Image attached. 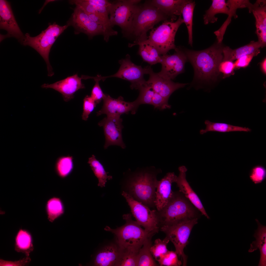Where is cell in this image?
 Returning a JSON list of instances; mask_svg holds the SVG:
<instances>
[{
    "label": "cell",
    "instance_id": "27",
    "mask_svg": "<svg viewBox=\"0 0 266 266\" xmlns=\"http://www.w3.org/2000/svg\"><path fill=\"white\" fill-rule=\"evenodd\" d=\"M209 8L205 11L203 15L204 23L206 25L217 21L218 18L215 16L217 14L222 13L228 15L229 9L225 0H213Z\"/></svg>",
    "mask_w": 266,
    "mask_h": 266
},
{
    "label": "cell",
    "instance_id": "34",
    "mask_svg": "<svg viewBox=\"0 0 266 266\" xmlns=\"http://www.w3.org/2000/svg\"><path fill=\"white\" fill-rule=\"evenodd\" d=\"M15 249L18 252L25 253L28 256L33 249L32 239L30 234L27 231L21 230L18 232L16 238Z\"/></svg>",
    "mask_w": 266,
    "mask_h": 266
},
{
    "label": "cell",
    "instance_id": "8",
    "mask_svg": "<svg viewBox=\"0 0 266 266\" xmlns=\"http://www.w3.org/2000/svg\"><path fill=\"white\" fill-rule=\"evenodd\" d=\"M183 23L181 15L175 22L164 21L160 26L151 30L147 40L156 48L160 55L166 54L169 50L176 48L175 36L179 27Z\"/></svg>",
    "mask_w": 266,
    "mask_h": 266
},
{
    "label": "cell",
    "instance_id": "43",
    "mask_svg": "<svg viewBox=\"0 0 266 266\" xmlns=\"http://www.w3.org/2000/svg\"><path fill=\"white\" fill-rule=\"evenodd\" d=\"M88 78L93 79L95 82L92 89L90 96L97 104L103 100L105 94L103 93L99 85V80L94 77L88 76Z\"/></svg>",
    "mask_w": 266,
    "mask_h": 266
},
{
    "label": "cell",
    "instance_id": "12",
    "mask_svg": "<svg viewBox=\"0 0 266 266\" xmlns=\"http://www.w3.org/2000/svg\"><path fill=\"white\" fill-rule=\"evenodd\" d=\"M174 50L172 55H161L160 63L161 64V69L157 73L160 76L172 80L184 72L185 65L188 60L182 47H176Z\"/></svg>",
    "mask_w": 266,
    "mask_h": 266
},
{
    "label": "cell",
    "instance_id": "31",
    "mask_svg": "<svg viewBox=\"0 0 266 266\" xmlns=\"http://www.w3.org/2000/svg\"><path fill=\"white\" fill-rule=\"evenodd\" d=\"M46 210L48 220L50 222H53L64 214L65 207L60 198L54 197L47 201Z\"/></svg>",
    "mask_w": 266,
    "mask_h": 266
},
{
    "label": "cell",
    "instance_id": "28",
    "mask_svg": "<svg viewBox=\"0 0 266 266\" xmlns=\"http://www.w3.org/2000/svg\"><path fill=\"white\" fill-rule=\"evenodd\" d=\"M204 123L206 127L205 129L200 130V133L201 134L209 132L226 133L233 132H249L251 131V130L248 128L235 126L224 123L213 122L208 120H205Z\"/></svg>",
    "mask_w": 266,
    "mask_h": 266
},
{
    "label": "cell",
    "instance_id": "18",
    "mask_svg": "<svg viewBox=\"0 0 266 266\" xmlns=\"http://www.w3.org/2000/svg\"><path fill=\"white\" fill-rule=\"evenodd\" d=\"M149 74V78L146 81L147 83L151 86L155 92L167 100L175 91L183 87L188 84L175 83L172 80L163 77L157 73L153 72L152 68Z\"/></svg>",
    "mask_w": 266,
    "mask_h": 266
},
{
    "label": "cell",
    "instance_id": "2",
    "mask_svg": "<svg viewBox=\"0 0 266 266\" xmlns=\"http://www.w3.org/2000/svg\"><path fill=\"white\" fill-rule=\"evenodd\" d=\"M159 170L147 168L133 173L127 181V192L135 200L150 208L155 206V193Z\"/></svg>",
    "mask_w": 266,
    "mask_h": 266
},
{
    "label": "cell",
    "instance_id": "22",
    "mask_svg": "<svg viewBox=\"0 0 266 266\" xmlns=\"http://www.w3.org/2000/svg\"><path fill=\"white\" fill-rule=\"evenodd\" d=\"M121 253V250L117 244L106 246L96 254L93 265L97 266H117Z\"/></svg>",
    "mask_w": 266,
    "mask_h": 266
},
{
    "label": "cell",
    "instance_id": "23",
    "mask_svg": "<svg viewBox=\"0 0 266 266\" xmlns=\"http://www.w3.org/2000/svg\"><path fill=\"white\" fill-rule=\"evenodd\" d=\"M187 0H152L150 3L167 16L171 21L176 20V15H182Z\"/></svg>",
    "mask_w": 266,
    "mask_h": 266
},
{
    "label": "cell",
    "instance_id": "46",
    "mask_svg": "<svg viewBox=\"0 0 266 266\" xmlns=\"http://www.w3.org/2000/svg\"><path fill=\"white\" fill-rule=\"evenodd\" d=\"M30 261L28 257L19 261L15 262L8 261L0 260V266H21L25 265Z\"/></svg>",
    "mask_w": 266,
    "mask_h": 266
},
{
    "label": "cell",
    "instance_id": "35",
    "mask_svg": "<svg viewBox=\"0 0 266 266\" xmlns=\"http://www.w3.org/2000/svg\"><path fill=\"white\" fill-rule=\"evenodd\" d=\"M258 225V228L255 231L253 236L256 240L250 244V247L248 250L249 252H252L260 249L266 244V226L262 225L257 219H255Z\"/></svg>",
    "mask_w": 266,
    "mask_h": 266
},
{
    "label": "cell",
    "instance_id": "21",
    "mask_svg": "<svg viewBox=\"0 0 266 266\" xmlns=\"http://www.w3.org/2000/svg\"><path fill=\"white\" fill-rule=\"evenodd\" d=\"M251 12L255 20L256 33L261 48L266 45V1L257 0L253 4Z\"/></svg>",
    "mask_w": 266,
    "mask_h": 266
},
{
    "label": "cell",
    "instance_id": "3",
    "mask_svg": "<svg viewBox=\"0 0 266 266\" xmlns=\"http://www.w3.org/2000/svg\"><path fill=\"white\" fill-rule=\"evenodd\" d=\"M123 218L126 222L123 226L114 229L106 226L104 230L115 234L116 244L122 251L138 253L145 241L155 234L142 228L132 220L131 214L124 215Z\"/></svg>",
    "mask_w": 266,
    "mask_h": 266
},
{
    "label": "cell",
    "instance_id": "19",
    "mask_svg": "<svg viewBox=\"0 0 266 266\" xmlns=\"http://www.w3.org/2000/svg\"><path fill=\"white\" fill-rule=\"evenodd\" d=\"M179 174L177 177L175 183L179 187V191L201 213L208 219L210 217L208 215L197 195L191 187L186 178V173L187 169L183 166L178 168Z\"/></svg>",
    "mask_w": 266,
    "mask_h": 266
},
{
    "label": "cell",
    "instance_id": "20",
    "mask_svg": "<svg viewBox=\"0 0 266 266\" xmlns=\"http://www.w3.org/2000/svg\"><path fill=\"white\" fill-rule=\"evenodd\" d=\"M177 177L173 172H169L160 181H158L155 193V206L157 211L162 209L167 204L173 194L172 183Z\"/></svg>",
    "mask_w": 266,
    "mask_h": 266
},
{
    "label": "cell",
    "instance_id": "24",
    "mask_svg": "<svg viewBox=\"0 0 266 266\" xmlns=\"http://www.w3.org/2000/svg\"><path fill=\"white\" fill-rule=\"evenodd\" d=\"M226 2L229 9L228 17L221 27L214 32L216 36L217 42L220 43H222L226 30L231 21L232 17H233L235 18L237 17L236 14L237 9L247 8L249 10L252 5L249 0H229Z\"/></svg>",
    "mask_w": 266,
    "mask_h": 266
},
{
    "label": "cell",
    "instance_id": "40",
    "mask_svg": "<svg viewBox=\"0 0 266 266\" xmlns=\"http://www.w3.org/2000/svg\"><path fill=\"white\" fill-rule=\"evenodd\" d=\"M138 253L121 251V256L117 266H137Z\"/></svg>",
    "mask_w": 266,
    "mask_h": 266
},
{
    "label": "cell",
    "instance_id": "29",
    "mask_svg": "<svg viewBox=\"0 0 266 266\" xmlns=\"http://www.w3.org/2000/svg\"><path fill=\"white\" fill-rule=\"evenodd\" d=\"M152 237L145 241L139 250L137 257V266H158L154 259L150 250L152 246Z\"/></svg>",
    "mask_w": 266,
    "mask_h": 266
},
{
    "label": "cell",
    "instance_id": "39",
    "mask_svg": "<svg viewBox=\"0 0 266 266\" xmlns=\"http://www.w3.org/2000/svg\"><path fill=\"white\" fill-rule=\"evenodd\" d=\"M266 177V169L261 165H257L252 169L249 174V178L255 184L261 183Z\"/></svg>",
    "mask_w": 266,
    "mask_h": 266
},
{
    "label": "cell",
    "instance_id": "10",
    "mask_svg": "<svg viewBox=\"0 0 266 266\" xmlns=\"http://www.w3.org/2000/svg\"><path fill=\"white\" fill-rule=\"evenodd\" d=\"M122 195L125 199L136 221L148 232L155 234L159 230L157 210H151L148 207L135 200L126 192Z\"/></svg>",
    "mask_w": 266,
    "mask_h": 266
},
{
    "label": "cell",
    "instance_id": "41",
    "mask_svg": "<svg viewBox=\"0 0 266 266\" xmlns=\"http://www.w3.org/2000/svg\"><path fill=\"white\" fill-rule=\"evenodd\" d=\"M83 101V112L82 118L83 120L86 121L97 104L91 96L88 95H87L85 97Z\"/></svg>",
    "mask_w": 266,
    "mask_h": 266
},
{
    "label": "cell",
    "instance_id": "42",
    "mask_svg": "<svg viewBox=\"0 0 266 266\" xmlns=\"http://www.w3.org/2000/svg\"><path fill=\"white\" fill-rule=\"evenodd\" d=\"M168 100L155 92L152 98L151 105L153 106L154 108L160 110L170 109L171 106L168 103Z\"/></svg>",
    "mask_w": 266,
    "mask_h": 266
},
{
    "label": "cell",
    "instance_id": "4",
    "mask_svg": "<svg viewBox=\"0 0 266 266\" xmlns=\"http://www.w3.org/2000/svg\"><path fill=\"white\" fill-rule=\"evenodd\" d=\"M189 201L179 191L174 192L165 206L160 211H157L159 228L198 218L197 212Z\"/></svg>",
    "mask_w": 266,
    "mask_h": 266
},
{
    "label": "cell",
    "instance_id": "30",
    "mask_svg": "<svg viewBox=\"0 0 266 266\" xmlns=\"http://www.w3.org/2000/svg\"><path fill=\"white\" fill-rule=\"evenodd\" d=\"M87 163L98 180V186L101 187H105L107 180L112 179V177L108 175V172L106 171L102 164L94 155L88 158Z\"/></svg>",
    "mask_w": 266,
    "mask_h": 266
},
{
    "label": "cell",
    "instance_id": "7",
    "mask_svg": "<svg viewBox=\"0 0 266 266\" xmlns=\"http://www.w3.org/2000/svg\"><path fill=\"white\" fill-rule=\"evenodd\" d=\"M140 0H119L111 3L109 14L111 26L116 25L121 28L124 37L131 35L132 24L139 7Z\"/></svg>",
    "mask_w": 266,
    "mask_h": 266
},
{
    "label": "cell",
    "instance_id": "15",
    "mask_svg": "<svg viewBox=\"0 0 266 266\" xmlns=\"http://www.w3.org/2000/svg\"><path fill=\"white\" fill-rule=\"evenodd\" d=\"M0 28L6 31V35H0V42L6 38L13 37L20 43L25 37L16 20L10 5L7 1L0 0Z\"/></svg>",
    "mask_w": 266,
    "mask_h": 266
},
{
    "label": "cell",
    "instance_id": "11",
    "mask_svg": "<svg viewBox=\"0 0 266 266\" xmlns=\"http://www.w3.org/2000/svg\"><path fill=\"white\" fill-rule=\"evenodd\" d=\"M119 63L120 66L116 73L108 76H101V80L104 81L109 77L122 79L131 83L130 87L132 89H138L146 83L144 76V74H149L151 68L150 67L148 66L142 68L141 66L135 65L131 62L129 54L126 55L125 58L120 60Z\"/></svg>",
    "mask_w": 266,
    "mask_h": 266
},
{
    "label": "cell",
    "instance_id": "38",
    "mask_svg": "<svg viewBox=\"0 0 266 266\" xmlns=\"http://www.w3.org/2000/svg\"><path fill=\"white\" fill-rule=\"evenodd\" d=\"M176 252L168 250L158 261L160 266H180L182 264Z\"/></svg>",
    "mask_w": 266,
    "mask_h": 266
},
{
    "label": "cell",
    "instance_id": "32",
    "mask_svg": "<svg viewBox=\"0 0 266 266\" xmlns=\"http://www.w3.org/2000/svg\"><path fill=\"white\" fill-rule=\"evenodd\" d=\"M73 160V156L69 155L62 156L58 158L55 165V170L60 177L64 178L71 173L74 167Z\"/></svg>",
    "mask_w": 266,
    "mask_h": 266
},
{
    "label": "cell",
    "instance_id": "44",
    "mask_svg": "<svg viewBox=\"0 0 266 266\" xmlns=\"http://www.w3.org/2000/svg\"><path fill=\"white\" fill-rule=\"evenodd\" d=\"M235 66L232 61H222L219 64L218 68V72L223 74L224 77L234 74Z\"/></svg>",
    "mask_w": 266,
    "mask_h": 266
},
{
    "label": "cell",
    "instance_id": "33",
    "mask_svg": "<svg viewBox=\"0 0 266 266\" xmlns=\"http://www.w3.org/2000/svg\"><path fill=\"white\" fill-rule=\"evenodd\" d=\"M196 4L193 0H187L182 10V14L184 23L187 28L188 34V44L192 46V25L194 10Z\"/></svg>",
    "mask_w": 266,
    "mask_h": 266
},
{
    "label": "cell",
    "instance_id": "6",
    "mask_svg": "<svg viewBox=\"0 0 266 266\" xmlns=\"http://www.w3.org/2000/svg\"><path fill=\"white\" fill-rule=\"evenodd\" d=\"M68 27V25L61 26L54 23L49 25L46 29L36 36L31 37L29 33H26L21 43L32 47L41 55L46 63L48 76L51 77L54 74L49 60L51 48L57 38Z\"/></svg>",
    "mask_w": 266,
    "mask_h": 266
},
{
    "label": "cell",
    "instance_id": "25",
    "mask_svg": "<svg viewBox=\"0 0 266 266\" xmlns=\"http://www.w3.org/2000/svg\"><path fill=\"white\" fill-rule=\"evenodd\" d=\"M261 46L259 42L251 41L249 43L235 49H232L229 47H224L223 50V57L222 61H232L241 57L256 52L260 53Z\"/></svg>",
    "mask_w": 266,
    "mask_h": 266
},
{
    "label": "cell",
    "instance_id": "9",
    "mask_svg": "<svg viewBox=\"0 0 266 266\" xmlns=\"http://www.w3.org/2000/svg\"><path fill=\"white\" fill-rule=\"evenodd\" d=\"M198 218L177 224L163 226L159 230L164 232L166 237L173 244L178 256L181 257L183 266H186L187 257L184 249L188 243V239L194 226L198 223Z\"/></svg>",
    "mask_w": 266,
    "mask_h": 266
},
{
    "label": "cell",
    "instance_id": "1",
    "mask_svg": "<svg viewBox=\"0 0 266 266\" xmlns=\"http://www.w3.org/2000/svg\"><path fill=\"white\" fill-rule=\"evenodd\" d=\"M223 47L217 42L205 49L195 51L183 49L194 69L193 82L208 83L216 79L218 72L219 65L223 57Z\"/></svg>",
    "mask_w": 266,
    "mask_h": 266
},
{
    "label": "cell",
    "instance_id": "13",
    "mask_svg": "<svg viewBox=\"0 0 266 266\" xmlns=\"http://www.w3.org/2000/svg\"><path fill=\"white\" fill-rule=\"evenodd\" d=\"M122 121L120 116H106L98 123V125L102 127L103 129L105 138V149L114 145L119 146L123 149L126 148L122 137L123 128Z\"/></svg>",
    "mask_w": 266,
    "mask_h": 266
},
{
    "label": "cell",
    "instance_id": "17",
    "mask_svg": "<svg viewBox=\"0 0 266 266\" xmlns=\"http://www.w3.org/2000/svg\"><path fill=\"white\" fill-rule=\"evenodd\" d=\"M83 75L80 77L77 74L68 77L52 84L44 83L41 86L43 88H52L61 93L64 100L67 102L74 97V94L78 90L84 88L82 82Z\"/></svg>",
    "mask_w": 266,
    "mask_h": 266
},
{
    "label": "cell",
    "instance_id": "37",
    "mask_svg": "<svg viewBox=\"0 0 266 266\" xmlns=\"http://www.w3.org/2000/svg\"><path fill=\"white\" fill-rule=\"evenodd\" d=\"M166 237L163 240L156 239L153 245L151 247L150 250L155 259L158 261L168 250L167 246L169 241Z\"/></svg>",
    "mask_w": 266,
    "mask_h": 266
},
{
    "label": "cell",
    "instance_id": "47",
    "mask_svg": "<svg viewBox=\"0 0 266 266\" xmlns=\"http://www.w3.org/2000/svg\"><path fill=\"white\" fill-rule=\"evenodd\" d=\"M266 59L265 58L264 59L261 64V69L263 73L265 74L266 73Z\"/></svg>",
    "mask_w": 266,
    "mask_h": 266
},
{
    "label": "cell",
    "instance_id": "16",
    "mask_svg": "<svg viewBox=\"0 0 266 266\" xmlns=\"http://www.w3.org/2000/svg\"><path fill=\"white\" fill-rule=\"evenodd\" d=\"M103 100V105L101 109L97 112V116L105 114L106 116H120L122 114H128L130 112L132 114H134L138 109L134 101H126L121 96L116 99L105 94Z\"/></svg>",
    "mask_w": 266,
    "mask_h": 266
},
{
    "label": "cell",
    "instance_id": "5",
    "mask_svg": "<svg viewBox=\"0 0 266 266\" xmlns=\"http://www.w3.org/2000/svg\"><path fill=\"white\" fill-rule=\"evenodd\" d=\"M168 17L149 1L139 5L134 17L131 36L135 38L133 44L146 40L147 33L154 26L162 21L168 20Z\"/></svg>",
    "mask_w": 266,
    "mask_h": 266
},
{
    "label": "cell",
    "instance_id": "26",
    "mask_svg": "<svg viewBox=\"0 0 266 266\" xmlns=\"http://www.w3.org/2000/svg\"><path fill=\"white\" fill-rule=\"evenodd\" d=\"M138 45V54L144 61L151 65L160 63L161 55L156 48L147 40L135 44H130L129 46L132 47Z\"/></svg>",
    "mask_w": 266,
    "mask_h": 266
},
{
    "label": "cell",
    "instance_id": "14",
    "mask_svg": "<svg viewBox=\"0 0 266 266\" xmlns=\"http://www.w3.org/2000/svg\"><path fill=\"white\" fill-rule=\"evenodd\" d=\"M71 21L75 28L80 32L85 34L90 38L101 35L105 41L107 42L109 41L110 37L103 28L91 20L80 7L76 6L72 14Z\"/></svg>",
    "mask_w": 266,
    "mask_h": 266
},
{
    "label": "cell",
    "instance_id": "45",
    "mask_svg": "<svg viewBox=\"0 0 266 266\" xmlns=\"http://www.w3.org/2000/svg\"><path fill=\"white\" fill-rule=\"evenodd\" d=\"M260 53L256 52L242 56L236 60L234 63L235 68L245 67L247 66L254 56L257 55Z\"/></svg>",
    "mask_w": 266,
    "mask_h": 266
},
{
    "label": "cell",
    "instance_id": "36",
    "mask_svg": "<svg viewBox=\"0 0 266 266\" xmlns=\"http://www.w3.org/2000/svg\"><path fill=\"white\" fill-rule=\"evenodd\" d=\"M138 89L139 91V95L134 101L137 107L138 108L140 105L142 104L151 105L155 92L151 86L146 82Z\"/></svg>",
    "mask_w": 266,
    "mask_h": 266
}]
</instances>
